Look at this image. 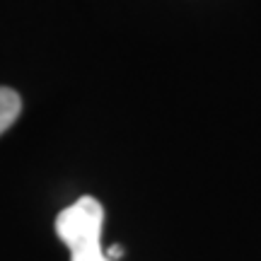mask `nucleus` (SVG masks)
Listing matches in <instances>:
<instances>
[{
    "label": "nucleus",
    "instance_id": "3",
    "mask_svg": "<svg viewBox=\"0 0 261 261\" xmlns=\"http://www.w3.org/2000/svg\"><path fill=\"white\" fill-rule=\"evenodd\" d=\"M107 252V256L112 261H116V259H121L123 256V247H119V244H114V247H109V249H104Z\"/></svg>",
    "mask_w": 261,
    "mask_h": 261
},
{
    "label": "nucleus",
    "instance_id": "1",
    "mask_svg": "<svg viewBox=\"0 0 261 261\" xmlns=\"http://www.w3.org/2000/svg\"><path fill=\"white\" fill-rule=\"evenodd\" d=\"M104 208L94 196H83L56 218L58 240L70 249V261H112L102 249Z\"/></svg>",
    "mask_w": 261,
    "mask_h": 261
},
{
    "label": "nucleus",
    "instance_id": "2",
    "mask_svg": "<svg viewBox=\"0 0 261 261\" xmlns=\"http://www.w3.org/2000/svg\"><path fill=\"white\" fill-rule=\"evenodd\" d=\"M22 112V97L10 87H0V136L17 121Z\"/></svg>",
    "mask_w": 261,
    "mask_h": 261
}]
</instances>
